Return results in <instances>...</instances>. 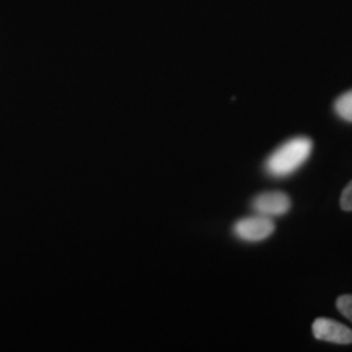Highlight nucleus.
<instances>
[{
    "label": "nucleus",
    "instance_id": "f257e3e1",
    "mask_svg": "<svg viewBox=\"0 0 352 352\" xmlns=\"http://www.w3.org/2000/svg\"><path fill=\"white\" fill-rule=\"evenodd\" d=\"M311 148H314L311 139L302 138V135L290 139L267 157L264 170L271 176H276V178H284V176L292 175L308 160Z\"/></svg>",
    "mask_w": 352,
    "mask_h": 352
},
{
    "label": "nucleus",
    "instance_id": "f03ea898",
    "mask_svg": "<svg viewBox=\"0 0 352 352\" xmlns=\"http://www.w3.org/2000/svg\"><path fill=\"white\" fill-rule=\"evenodd\" d=\"M274 222L267 215H252L239 220L233 227V232L243 241H263L274 233Z\"/></svg>",
    "mask_w": 352,
    "mask_h": 352
},
{
    "label": "nucleus",
    "instance_id": "7ed1b4c3",
    "mask_svg": "<svg viewBox=\"0 0 352 352\" xmlns=\"http://www.w3.org/2000/svg\"><path fill=\"white\" fill-rule=\"evenodd\" d=\"M290 197L280 191H267L258 195L252 201V208L256 214L267 215V217H277L284 215L290 210Z\"/></svg>",
    "mask_w": 352,
    "mask_h": 352
},
{
    "label": "nucleus",
    "instance_id": "20e7f679",
    "mask_svg": "<svg viewBox=\"0 0 352 352\" xmlns=\"http://www.w3.org/2000/svg\"><path fill=\"white\" fill-rule=\"evenodd\" d=\"M311 329H314V336L320 341L334 342V344H351L352 342V329L334 320L316 318Z\"/></svg>",
    "mask_w": 352,
    "mask_h": 352
},
{
    "label": "nucleus",
    "instance_id": "39448f33",
    "mask_svg": "<svg viewBox=\"0 0 352 352\" xmlns=\"http://www.w3.org/2000/svg\"><path fill=\"white\" fill-rule=\"evenodd\" d=\"M334 111L342 121L352 122V90L338 96L336 101H334Z\"/></svg>",
    "mask_w": 352,
    "mask_h": 352
},
{
    "label": "nucleus",
    "instance_id": "423d86ee",
    "mask_svg": "<svg viewBox=\"0 0 352 352\" xmlns=\"http://www.w3.org/2000/svg\"><path fill=\"white\" fill-rule=\"evenodd\" d=\"M336 307L342 316L352 321V296H341L336 300Z\"/></svg>",
    "mask_w": 352,
    "mask_h": 352
},
{
    "label": "nucleus",
    "instance_id": "0eeeda50",
    "mask_svg": "<svg viewBox=\"0 0 352 352\" xmlns=\"http://www.w3.org/2000/svg\"><path fill=\"white\" fill-rule=\"evenodd\" d=\"M341 209L347 210V212H351V210H352V182L347 184L344 189H342Z\"/></svg>",
    "mask_w": 352,
    "mask_h": 352
}]
</instances>
